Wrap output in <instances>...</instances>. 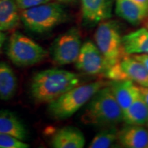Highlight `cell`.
<instances>
[{"instance_id":"6da1fadb","label":"cell","mask_w":148,"mask_h":148,"mask_svg":"<svg viewBox=\"0 0 148 148\" xmlns=\"http://www.w3.org/2000/svg\"><path fill=\"white\" fill-rule=\"evenodd\" d=\"M80 82V76L73 72L58 69L42 70L32 77L30 95L37 103H49Z\"/></svg>"},{"instance_id":"7a4b0ae2","label":"cell","mask_w":148,"mask_h":148,"mask_svg":"<svg viewBox=\"0 0 148 148\" xmlns=\"http://www.w3.org/2000/svg\"><path fill=\"white\" fill-rule=\"evenodd\" d=\"M84 124L99 127L115 126L123 121V111L110 85L101 88L87 103L81 116Z\"/></svg>"},{"instance_id":"3957f363","label":"cell","mask_w":148,"mask_h":148,"mask_svg":"<svg viewBox=\"0 0 148 148\" xmlns=\"http://www.w3.org/2000/svg\"><path fill=\"white\" fill-rule=\"evenodd\" d=\"M110 82L98 80L77 85L49 103L47 112L54 119H68L86 104L98 90L110 85Z\"/></svg>"},{"instance_id":"277c9868","label":"cell","mask_w":148,"mask_h":148,"mask_svg":"<svg viewBox=\"0 0 148 148\" xmlns=\"http://www.w3.org/2000/svg\"><path fill=\"white\" fill-rule=\"evenodd\" d=\"M21 21L30 32L42 34L66 21L67 13L60 3L48 2L21 11Z\"/></svg>"},{"instance_id":"5b68a950","label":"cell","mask_w":148,"mask_h":148,"mask_svg":"<svg viewBox=\"0 0 148 148\" xmlns=\"http://www.w3.org/2000/svg\"><path fill=\"white\" fill-rule=\"evenodd\" d=\"M47 54L45 48L17 31L11 34L7 44V56L14 65L19 67L40 63L45 60Z\"/></svg>"},{"instance_id":"8992f818","label":"cell","mask_w":148,"mask_h":148,"mask_svg":"<svg viewBox=\"0 0 148 148\" xmlns=\"http://www.w3.org/2000/svg\"><path fill=\"white\" fill-rule=\"evenodd\" d=\"M95 45L108 62L109 66L119 62L125 54L122 47L119 22L107 19L98 23L95 35Z\"/></svg>"},{"instance_id":"52a82bcc","label":"cell","mask_w":148,"mask_h":148,"mask_svg":"<svg viewBox=\"0 0 148 148\" xmlns=\"http://www.w3.org/2000/svg\"><path fill=\"white\" fill-rule=\"evenodd\" d=\"M81 47L80 33L77 28L72 27L53 40L50 51L51 59L58 65L74 63L78 57Z\"/></svg>"},{"instance_id":"ba28073f","label":"cell","mask_w":148,"mask_h":148,"mask_svg":"<svg viewBox=\"0 0 148 148\" xmlns=\"http://www.w3.org/2000/svg\"><path fill=\"white\" fill-rule=\"evenodd\" d=\"M75 66L83 73L103 76L109 67L106 58L97 45L90 40H87L82 45Z\"/></svg>"},{"instance_id":"9c48e42d","label":"cell","mask_w":148,"mask_h":148,"mask_svg":"<svg viewBox=\"0 0 148 148\" xmlns=\"http://www.w3.org/2000/svg\"><path fill=\"white\" fill-rule=\"evenodd\" d=\"M114 0H81L83 22L92 26L112 16Z\"/></svg>"},{"instance_id":"30bf717a","label":"cell","mask_w":148,"mask_h":148,"mask_svg":"<svg viewBox=\"0 0 148 148\" xmlns=\"http://www.w3.org/2000/svg\"><path fill=\"white\" fill-rule=\"evenodd\" d=\"M115 13L133 25L148 19V10L133 0H115Z\"/></svg>"},{"instance_id":"8fae6325","label":"cell","mask_w":148,"mask_h":148,"mask_svg":"<svg viewBox=\"0 0 148 148\" xmlns=\"http://www.w3.org/2000/svg\"><path fill=\"white\" fill-rule=\"evenodd\" d=\"M118 141L127 148H147L148 130L142 125L127 124L118 132Z\"/></svg>"},{"instance_id":"7c38bea8","label":"cell","mask_w":148,"mask_h":148,"mask_svg":"<svg viewBox=\"0 0 148 148\" xmlns=\"http://www.w3.org/2000/svg\"><path fill=\"white\" fill-rule=\"evenodd\" d=\"M85 141L84 134L77 127L65 126L53 134L51 144L55 148H82Z\"/></svg>"},{"instance_id":"4fadbf2b","label":"cell","mask_w":148,"mask_h":148,"mask_svg":"<svg viewBox=\"0 0 148 148\" xmlns=\"http://www.w3.org/2000/svg\"><path fill=\"white\" fill-rule=\"evenodd\" d=\"M110 87L123 113L140 95L139 86L131 80L112 81Z\"/></svg>"},{"instance_id":"5bb4252c","label":"cell","mask_w":148,"mask_h":148,"mask_svg":"<svg viewBox=\"0 0 148 148\" xmlns=\"http://www.w3.org/2000/svg\"><path fill=\"white\" fill-rule=\"evenodd\" d=\"M120 65L128 80L138 86L148 87V71L140 61L132 56L125 55L120 61Z\"/></svg>"},{"instance_id":"9a60e30c","label":"cell","mask_w":148,"mask_h":148,"mask_svg":"<svg viewBox=\"0 0 148 148\" xmlns=\"http://www.w3.org/2000/svg\"><path fill=\"white\" fill-rule=\"evenodd\" d=\"M0 133L10 135L22 141L27 137L25 125L15 113L8 110H0Z\"/></svg>"},{"instance_id":"2e32d148","label":"cell","mask_w":148,"mask_h":148,"mask_svg":"<svg viewBox=\"0 0 148 148\" xmlns=\"http://www.w3.org/2000/svg\"><path fill=\"white\" fill-rule=\"evenodd\" d=\"M122 47L127 55L148 54V29L141 27L122 36Z\"/></svg>"},{"instance_id":"e0dca14e","label":"cell","mask_w":148,"mask_h":148,"mask_svg":"<svg viewBox=\"0 0 148 148\" xmlns=\"http://www.w3.org/2000/svg\"><path fill=\"white\" fill-rule=\"evenodd\" d=\"M17 79L12 67L7 62H0V99L8 101L15 95Z\"/></svg>"},{"instance_id":"ac0fdd59","label":"cell","mask_w":148,"mask_h":148,"mask_svg":"<svg viewBox=\"0 0 148 148\" xmlns=\"http://www.w3.org/2000/svg\"><path fill=\"white\" fill-rule=\"evenodd\" d=\"M20 20L21 16L15 0H0V31L14 29Z\"/></svg>"},{"instance_id":"d6986e66","label":"cell","mask_w":148,"mask_h":148,"mask_svg":"<svg viewBox=\"0 0 148 148\" xmlns=\"http://www.w3.org/2000/svg\"><path fill=\"white\" fill-rule=\"evenodd\" d=\"M123 121L127 124L143 125L148 121V105L140 95L123 113Z\"/></svg>"},{"instance_id":"ffe728a7","label":"cell","mask_w":148,"mask_h":148,"mask_svg":"<svg viewBox=\"0 0 148 148\" xmlns=\"http://www.w3.org/2000/svg\"><path fill=\"white\" fill-rule=\"evenodd\" d=\"M118 130L115 126L106 127L92 138L89 148H108L112 147L118 141Z\"/></svg>"},{"instance_id":"44dd1931","label":"cell","mask_w":148,"mask_h":148,"mask_svg":"<svg viewBox=\"0 0 148 148\" xmlns=\"http://www.w3.org/2000/svg\"><path fill=\"white\" fill-rule=\"evenodd\" d=\"M29 145L10 135L0 133V148H28Z\"/></svg>"},{"instance_id":"7402d4cb","label":"cell","mask_w":148,"mask_h":148,"mask_svg":"<svg viewBox=\"0 0 148 148\" xmlns=\"http://www.w3.org/2000/svg\"><path fill=\"white\" fill-rule=\"evenodd\" d=\"M52 0H15V2L18 9L23 10L50 2Z\"/></svg>"},{"instance_id":"603a6c76","label":"cell","mask_w":148,"mask_h":148,"mask_svg":"<svg viewBox=\"0 0 148 148\" xmlns=\"http://www.w3.org/2000/svg\"><path fill=\"white\" fill-rule=\"evenodd\" d=\"M132 56L134 57V58H136L137 60L140 61L141 63H143L148 71V54L141 53V54L138 55H133Z\"/></svg>"},{"instance_id":"cb8c5ba5","label":"cell","mask_w":148,"mask_h":148,"mask_svg":"<svg viewBox=\"0 0 148 148\" xmlns=\"http://www.w3.org/2000/svg\"><path fill=\"white\" fill-rule=\"evenodd\" d=\"M139 86L140 94L145 102L148 105V87H144V86Z\"/></svg>"},{"instance_id":"d4e9b609","label":"cell","mask_w":148,"mask_h":148,"mask_svg":"<svg viewBox=\"0 0 148 148\" xmlns=\"http://www.w3.org/2000/svg\"><path fill=\"white\" fill-rule=\"evenodd\" d=\"M6 38H7V34H5L4 32H1V31H0V56H1L3 44H4L5 40H6Z\"/></svg>"},{"instance_id":"484cf974","label":"cell","mask_w":148,"mask_h":148,"mask_svg":"<svg viewBox=\"0 0 148 148\" xmlns=\"http://www.w3.org/2000/svg\"><path fill=\"white\" fill-rule=\"evenodd\" d=\"M133 1L139 3L140 5H143V7H145V8H147L148 10V0H133Z\"/></svg>"},{"instance_id":"4316f807","label":"cell","mask_w":148,"mask_h":148,"mask_svg":"<svg viewBox=\"0 0 148 148\" xmlns=\"http://www.w3.org/2000/svg\"><path fill=\"white\" fill-rule=\"evenodd\" d=\"M59 3H71L75 2V0H56Z\"/></svg>"},{"instance_id":"83f0119b","label":"cell","mask_w":148,"mask_h":148,"mask_svg":"<svg viewBox=\"0 0 148 148\" xmlns=\"http://www.w3.org/2000/svg\"><path fill=\"white\" fill-rule=\"evenodd\" d=\"M145 27H146V28H147V29H148V19L145 22Z\"/></svg>"},{"instance_id":"f1b7e54d","label":"cell","mask_w":148,"mask_h":148,"mask_svg":"<svg viewBox=\"0 0 148 148\" xmlns=\"http://www.w3.org/2000/svg\"><path fill=\"white\" fill-rule=\"evenodd\" d=\"M146 125H147V126L148 127V121H147V123H146Z\"/></svg>"},{"instance_id":"f546056e","label":"cell","mask_w":148,"mask_h":148,"mask_svg":"<svg viewBox=\"0 0 148 148\" xmlns=\"http://www.w3.org/2000/svg\"><path fill=\"white\" fill-rule=\"evenodd\" d=\"M147 148H148V147H147Z\"/></svg>"}]
</instances>
